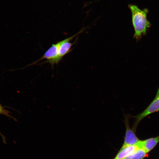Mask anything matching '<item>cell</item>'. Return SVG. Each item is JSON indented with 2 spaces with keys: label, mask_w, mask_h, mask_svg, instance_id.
Wrapping results in <instances>:
<instances>
[{
  "label": "cell",
  "mask_w": 159,
  "mask_h": 159,
  "mask_svg": "<svg viewBox=\"0 0 159 159\" xmlns=\"http://www.w3.org/2000/svg\"><path fill=\"white\" fill-rule=\"evenodd\" d=\"M159 142V135L144 140H140L136 143L139 148L144 149L148 153L152 150Z\"/></svg>",
  "instance_id": "obj_6"
},
{
  "label": "cell",
  "mask_w": 159,
  "mask_h": 159,
  "mask_svg": "<svg viewBox=\"0 0 159 159\" xmlns=\"http://www.w3.org/2000/svg\"><path fill=\"white\" fill-rule=\"evenodd\" d=\"M9 112L8 110L4 109L0 104V114L4 115L6 116L11 117L9 114Z\"/></svg>",
  "instance_id": "obj_9"
},
{
  "label": "cell",
  "mask_w": 159,
  "mask_h": 159,
  "mask_svg": "<svg viewBox=\"0 0 159 159\" xmlns=\"http://www.w3.org/2000/svg\"><path fill=\"white\" fill-rule=\"evenodd\" d=\"M84 30L83 29L73 36L62 40V43L60 45L58 53L57 61L58 63L62 60L65 55L69 53L72 49H71L75 41L73 43L70 42L73 39L82 33Z\"/></svg>",
  "instance_id": "obj_5"
},
{
  "label": "cell",
  "mask_w": 159,
  "mask_h": 159,
  "mask_svg": "<svg viewBox=\"0 0 159 159\" xmlns=\"http://www.w3.org/2000/svg\"><path fill=\"white\" fill-rule=\"evenodd\" d=\"M129 7L132 13V22L135 32L133 38L138 41L146 34L151 25L147 18L148 10L147 9L141 10L134 5L130 4Z\"/></svg>",
  "instance_id": "obj_1"
},
{
  "label": "cell",
  "mask_w": 159,
  "mask_h": 159,
  "mask_svg": "<svg viewBox=\"0 0 159 159\" xmlns=\"http://www.w3.org/2000/svg\"><path fill=\"white\" fill-rule=\"evenodd\" d=\"M124 115L123 122L125 125L126 131L124 142L121 148L135 145L140 140L135 134V132L130 127L129 123L130 115H125L124 113Z\"/></svg>",
  "instance_id": "obj_4"
},
{
  "label": "cell",
  "mask_w": 159,
  "mask_h": 159,
  "mask_svg": "<svg viewBox=\"0 0 159 159\" xmlns=\"http://www.w3.org/2000/svg\"><path fill=\"white\" fill-rule=\"evenodd\" d=\"M0 135L2 137L3 142H4V143L6 144V138H5V137L3 135H2L0 132Z\"/></svg>",
  "instance_id": "obj_10"
},
{
  "label": "cell",
  "mask_w": 159,
  "mask_h": 159,
  "mask_svg": "<svg viewBox=\"0 0 159 159\" xmlns=\"http://www.w3.org/2000/svg\"><path fill=\"white\" fill-rule=\"evenodd\" d=\"M148 153L144 149L139 148L134 153L125 159H144L147 156Z\"/></svg>",
  "instance_id": "obj_8"
},
{
  "label": "cell",
  "mask_w": 159,
  "mask_h": 159,
  "mask_svg": "<svg viewBox=\"0 0 159 159\" xmlns=\"http://www.w3.org/2000/svg\"><path fill=\"white\" fill-rule=\"evenodd\" d=\"M139 148L136 144L121 148L115 157L113 159H125L134 153Z\"/></svg>",
  "instance_id": "obj_7"
},
{
  "label": "cell",
  "mask_w": 159,
  "mask_h": 159,
  "mask_svg": "<svg viewBox=\"0 0 159 159\" xmlns=\"http://www.w3.org/2000/svg\"><path fill=\"white\" fill-rule=\"evenodd\" d=\"M159 111V89L157 91L155 97L148 106L142 112L135 116L130 115V118L135 119V122L132 129L135 132L137 126L141 121L148 115Z\"/></svg>",
  "instance_id": "obj_2"
},
{
  "label": "cell",
  "mask_w": 159,
  "mask_h": 159,
  "mask_svg": "<svg viewBox=\"0 0 159 159\" xmlns=\"http://www.w3.org/2000/svg\"><path fill=\"white\" fill-rule=\"evenodd\" d=\"M62 43V40L53 44L45 52L44 54L37 61L28 65H34L42 59H46L47 60L45 62L49 63L52 67L55 64H57L58 53L59 48Z\"/></svg>",
  "instance_id": "obj_3"
}]
</instances>
